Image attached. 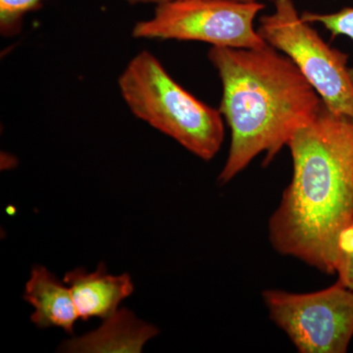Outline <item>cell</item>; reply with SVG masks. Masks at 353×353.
I'll list each match as a JSON object with an SVG mask.
<instances>
[{
	"instance_id": "obj_1",
	"label": "cell",
	"mask_w": 353,
	"mask_h": 353,
	"mask_svg": "<svg viewBox=\"0 0 353 353\" xmlns=\"http://www.w3.org/2000/svg\"><path fill=\"white\" fill-rule=\"evenodd\" d=\"M292 176L269 220L274 250L336 272L353 228V119L319 113L290 139Z\"/></svg>"
},
{
	"instance_id": "obj_2",
	"label": "cell",
	"mask_w": 353,
	"mask_h": 353,
	"mask_svg": "<svg viewBox=\"0 0 353 353\" xmlns=\"http://www.w3.org/2000/svg\"><path fill=\"white\" fill-rule=\"evenodd\" d=\"M208 59L222 83L219 111L231 131L229 154L218 176L225 185L262 153L270 163L319 113L323 102L294 62L269 44L212 46Z\"/></svg>"
},
{
	"instance_id": "obj_3",
	"label": "cell",
	"mask_w": 353,
	"mask_h": 353,
	"mask_svg": "<svg viewBox=\"0 0 353 353\" xmlns=\"http://www.w3.org/2000/svg\"><path fill=\"white\" fill-rule=\"evenodd\" d=\"M118 85L137 118L204 161L219 152L225 134L222 114L179 85L150 51L132 58Z\"/></svg>"
},
{
	"instance_id": "obj_4",
	"label": "cell",
	"mask_w": 353,
	"mask_h": 353,
	"mask_svg": "<svg viewBox=\"0 0 353 353\" xmlns=\"http://www.w3.org/2000/svg\"><path fill=\"white\" fill-rule=\"evenodd\" d=\"M292 0H274L257 29L269 46L290 58L331 112L353 119V80L348 55L331 48Z\"/></svg>"
},
{
	"instance_id": "obj_5",
	"label": "cell",
	"mask_w": 353,
	"mask_h": 353,
	"mask_svg": "<svg viewBox=\"0 0 353 353\" xmlns=\"http://www.w3.org/2000/svg\"><path fill=\"white\" fill-rule=\"evenodd\" d=\"M263 3L233 0H173L157 4L150 19L134 25L132 36L158 41H201L212 46L261 48L254 28Z\"/></svg>"
},
{
	"instance_id": "obj_6",
	"label": "cell",
	"mask_w": 353,
	"mask_h": 353,
	"mask_svg": "<svg viewBox=\"0 0 353 353\" xmlns=\"http://www.w3.org/2000/svg\"><path fill=\"white\" fill-rule=\"evenodd\" d=\"M272 321L301 353H345L353 338V290L340 282L317 292L262 294Z\"/></svg>"
},
{
	"instance_id": "obj_7",
	"label": "cell",
	"mask_w": 353,
	"mask_h": 353,
	"mask_svg": "<svg viewBox=\"0 0 353 353\" xmlns=\"http://www.w3.org/2000/svg\"><path fill=\"white\" fill-rule=\"evenodd\" d=\"M63 281L71 290L83 321L92 318L108 319L117 312L120 303L131 296L134 290L129 274H109L103 263L92 272L85 268L67 272Z\"/></svg>"
},
{
	"instance_id": "obj_8",
	"label": "cell",
	"mask_w": 353,
	"mask_h": 353,
	"mask_svg": "<svg viewBox=\"0 0 353 353\" xmlns=\"http://www.w3.org/2000/svg\"><path fill=\"white\" fill-rule=\"evenodd\" d=\"M23 299L34 308L31 321L41 329L61 328L73 334L80 319L71 290L64 281H59L46 267L32 268L26 284Z\"/></svg>"
},
{
	"instance_id": "obj_9",
	"label": "cell",
	"mask_w": 353,
	"mask_h": 353,
	"mask_svg": "<svg viewBox=\"0 0 353 353\" xmlns=\"http://www.w3.org/2000/svg\"><path fill=\"white\" fill-rule=\"evenodd\" d=\"M157 333L154 327L143 324L123 309L105 319L101 329L65 343L64 350L69 352H141L146 341Z\"/></svg>"
},
{
	"instance_id": "obj_10",
	"label": "cell",
	"mask_w": 353,
	"mask_h": 353,
	"mask_svg": "<svg viewBox=\"0 0 353 353\" xmlns=\"http://www.w3.org/2000/svg\"><path fill=\"white\" fill-rule=\"evenodd\" d=\"M43 0H0V32L3 37L19 34L26 14L37 10Z\"/></svg>"
},
{
	"instance_id": "obj_11",
	"label": "cell",
	"mask_w": 353,
	"mask_h": 353,
	"mask_svg": "<svg viewBox=\"0 0 353 353\" xmlns=\"http://www.w3.org/2000/svg\"><path fill=\"white\" fill-rule=\"evenodd\" d=\"M301 17L311 24H321L332 37L345 36L353 41V7H345L334 13L303 12ZM353 80V67L350 68Z\"/></svg>"
},
{
	"instance_id": "obj_12",
	"label": "cell",
	"mask_w": 353,
	"mask_h": 353,
	"mask_svg": "<svg viewBox=\"0 0 353 353\" xmlns=\"http://www.w3.org/2000/svg\"><path fill=\"white\" fill-rule=\"evenodd\" d=\"M336 273L338 274L339 282L353 290V228L343 243Z\"/></svg>"
},
{
	"instance_id": "obj_13",
	"label": "cell",
	"mask_w": 353,
	"mask_h": 353,
	"mask_svg": "<svg viewBox=\"0 0 353 353\" xmlns=\"http://www.w3.org/2000/svg\"><path fill=\"white\" fill-rule=\"evenodd\" d=\"M173 1V0H127L128 3L131 6H139V4H159L163 2ZM233 1L239 2H255L259 0H233Z\"/></svg>"
}]
</instances>
